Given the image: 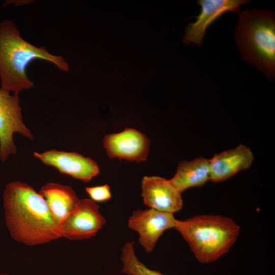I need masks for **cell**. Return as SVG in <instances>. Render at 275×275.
I'll list each match as a JSON object with an SVG mask.
<instances>
[{
  "instance_id": "6da1fadb",
  "label": "cell",
  "mask_w": 275,
  "mask_h": 275,
  "mask_svg": "<svg viewBox=\"0 0 275 275\" xmlns=\"http://www.w3.org/2000/svg\"><path fill=\"white\" fill-rule=\"evenodd\" d=\"M3 198L6 225L15 240L34 246L62 237L46 201L31 186L12 181Z\"/></svg>"
},
{
  "instance_id": "7a4b0ae2",
  "label": "cell",
  "mask_w": 275,
  "mask_h": 275,
  "mask_svg": "<svg viewBox=\"0 0 275 275\" xmlns=\"http://www.w3.org/2000/svg\"><path fill=\"white\" fill-rule=\"evenodd\" d=\"M35 60L49 62L63 72L69 69L62 56L52 54L44 46L37 47L25 41L12 20L0 22L1 89L18 95L21 91L32 88L34 83L28 76L26 69Z\"/></svg>"
},
{
  "instance_id": "3957f363",
  "label": "cell",
  "mask_w": 275,
  "mask_h": 275,
  "mask_svg": "<svg viewBox=\"0 0 275 275\" xmlns=\"http://www.w3.org/2000/svg\"><path fill=\"white\" fill-rule=\"evenodd\" d=\"M235 40L244 60L267 77H275V15L270 10L239 11Z\"/></svg>"
},
{
  "instance_id": "277c9868",
  "label": "cell",
  "mask_w": 275,
  "mask_h": 275,
  "mask_svg": "<svg viewBox=\"0 0 275 275\" xmlns=\"http://www.w3.org/2000/svg\"><path fill=\"white\" fill-rule=\"evenodd\" d=\"M174 228L188 244L197 260L203 264L214 262L227 253L240 230L231 218L212 214L177 219Z\"/></svg>"
},
{
  "instance_id": "5b68a950",
  "label": "cell",
  "mask_w": 275,
  "mask_h": 275,
  "mask_svg": "<svg viewBox=\"0 0 275 275\" xmlns=\"http://www.w3.org/2000/svg\"><path fill=\"white\" fill-rule=\"evenodd\" d=\"M19 102L18 95H11L0 88V159L2 161L16 153L14 133L33 140L32 132L23 122Z\"/></svg>"
},
{
  "instance_id": "8992f818",
  "label": "cell",
  "mask_w": 275,
  "mask_h": 275,
  "mask_svg": "<svg viewBox=\"0 0 275 275\" xmlns=\"http://www.w3.org/2000/svg\"><path fill=\"white\" fill-rule=\"evenodd\" d=\"M99 209V206L91 199H79L60 226L61 236L71 240L94 236L105 223Z\"/></svg>"
},
{
  "instance_id": "52a82bcc",
  "label": "cell",
  "mask_w": 275,
  "mask_h": 275,
  "mask_svg": "<svg viewBox=\"0 0 275 275\" xmlns=\"http://www.w3.org/2000/svg\"><path fill=\"white\" fill-rule=\"evenodd\" d=\"M174 214L150 208L134 211L128 219L129 228L139 234V241L147 253L151 252L163 232L174 228Z\"/></svg>"
},
{
  "instance_id": "ba28073f",
  "label": "cell",
  "mask_w": 275,
  "mask_h": 275,
  "mask_svg": "<svg viewBox=\"0 0 275 275\" xmlns=\"http://www.w3.org/2000/svg\"><path fill=\"white\" fill-rule=\"evenodd\" d=\"M33 154L44 164L85 182L99 174V167L94 160L76 152L52 149L42 153L35 152Z\"/></svg>"
},
{
  "instance_id": "9c48e42d",
  "label": "cell",
  "mask_w": 275,
  "mask_h": 275,
  "mask_svg": "<svg viewBox=\"0 0 275 275\" xmlns=\"http://www.w3.org/2000/svg\"><path fill=\"white\" fill-rule=\"evenodd\" d=\"M103 142L109 157L136 162L147 159L150 147V141L147 136L132 128L107 134Z\"/></svg>"
},
{
  "instance_id": "30bf717a",
  "label": "cell",
  "mask_w": 275,
  "mask_h": 275,
  "mask_svg": "<svg viewBox=\"0 0 275 275\" xmlns=\"http://www.w3.org/2000/svg\"><path fill=\"white\" fill-rule=\"evenodd\" d=\"M250 1L246 0H200L201 12L196 21L188 24L183 39L184 43L200 45L209 26L229 11L239 12L240 7Z\"/></svg>"
},
{
  "instance_id": "8fae6325",
  "label": "cell",
  "mask_w": 275,
  "mask_h": 275,
  "mask_svg": "<svg viewBox=\"0 0 275 275\" xmlns=\"http://www.w3.org/2000/svg\"><path fill=\"white\" fill-rule=\"evenodd\" d=\"M181 194L170 180L158 176H145L142 180L144 203L156 210L174 214L181 210L183 206Z\"/></svg>"
},
{
  "instance_id": "7c38bea8",
  "label": "cell",
  "mask_w": 275,
  "mask_h": 275,
  "mask_svg": "<svg viewBox=\"0 0 275 275\" xmlns=\"http://www.w3.org/2000/svg\"><path fill=\"white\" fill-rule=\"evenodd\" d=\"M254 160L251 149L242 144L215 154L209 159L210 180L221 182L250 167Z\"/></svg>"
},
{
  "instance_id": "4fadbf2b",
  "label": "cell",
  "mask_w": 275,
  "mask_h": 275,
  "mask_svg": "<svg viewBox=\"0 0 275 275\" xmlns=\"http://www.w3.org/2000/svg\"><path fill=\"white\" fill-rule=\"evenodd\" d=\"M39 193L46 201L50 212L60 227L75 208L79 199L69 186L49 182L42 186Z\"/></svg>"
},
{
  "instance_id": "5bb4252c",
  "label": "cell",
  "mask_w": 275,
  "mask_h": 275,
  "mask_svg": "<svg viewBox=\"0 0 275 275\" xmlns=\"http://www.w3.org/2000/svg\"><path fill=\"white\" fill-rule=\"evenodd\" d=\"M209 180V159L200 157L190 161H181L170 181L182 193L189 188L201 186Z\"/></svg>"
},
{
  "instance_id": "9a60e30c",
  "label": "cell",
  "mask_w": 275,
  "mask_h": 275,
  "mask_svg": "<svg viewBox=\"0 0 275 275\" xmlns=\"http://www.w3.org/2000/svg\"><path fill=\"white\" fill-rule=\"evenodd\" d=\"M121 258L123 266L122 271L128 275H164L140 261L135 254L134 242H127L124 244Z\"/></svg>"
},
{
  "instance_id": "2e32d148",
  "label": "cell",
  "mask_w": 275,
  "mask_h": 275,
  "mask_svg": "<svg viewBox=\"0 0 275 275\" xmlns=\"http://www.w3.org/2000/svg\"><path fill=\"white\" fill-rule=\"evenodd\" d=\"M86 193L93 201L102 202L111 198L110 187L107 184L85 188Z\"/></svg>"
},
{
  "instance_id": "e0dca14e",
  "label": "cell",
  "mask_w": 275,
  "mask_h": 275,
  "mask_svg": "<svg viewBox=\"0 0 275 275\" xmlns=\"http://www.w3.org/2000/svg\"><path fill=\"white\" fill-rule=\"evenodd\" d=\"M0 275H8V274H6V273H2L0 272Z\"/></svg>"
}]
</instances>
